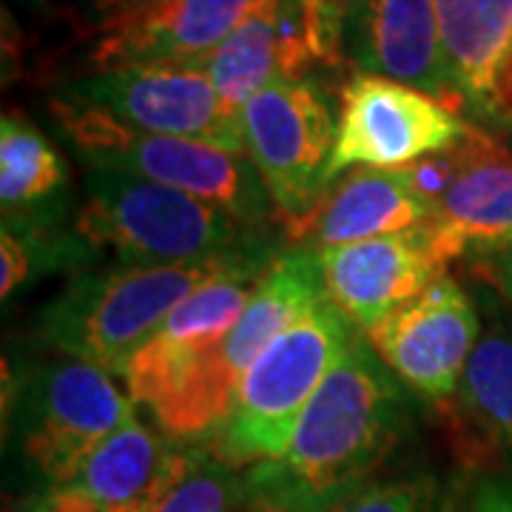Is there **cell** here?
Masks as SVG:
<instances>
[{"label":"cell","mask_w":512,"mask_h":512,"mask_svg":"<svg viewBox=\"0 0 512 512\" xmlns=\"http://www.w3.org/2000/svg\"><path fill=\"white\" fill-rule=\"evenodd\" d=\"M399 376L356 336L296 424L285 456L245 476L265 512H328L365 487L404 430Z\"/></svg>","instance_id":"obj_1"},{"label":"cell","mask_w":512,"mask_h":512,"mask_svg":"<svg viewBox=\"0 0 512 512\" xmlns=\"http://www.w3.org/2000/svg\"><path fill=\"white\" fill-rule=\"evenodd\" d=\"M259 239L237 251L200 262L134 265L123 262L103 274L77 276L40 316V339L109 376H126L131 359L163 328L171 311L208 279L231 268Z\"/></svg>","instance_id":"obj_2"},{"label":"cell","mask_w":512,"mask_h":512,"mask_svg":"<svg viewBox=\"0 0 512 512\" xmlns=\"http://www.w3.org/2000/svg\"><path fill=\"white\" fill-rule=\"evenodd\" d=\"M49 109L89 168L120 171L185 191L228 211L248 228L276 214L274 200L248 154L131 128L66 89H55Z\"/></svg>","instance_id":"obj_3"},{"label":"cell","mask_w":512,"mask_h":512,"mask_svg":"<svg viewBox=\"0 0 512 512\" xmlns=\"http://www.w3.org/2000/svg\"><path fill=\"white\" fill-rule=\"evenodd\" d=\"M353 339V322L322 296L248 367L211 450L237 470L279 461L305 407Z\"/></svg>","instance_id":"obj_4"},{"label":"cell","mask_w":512,"mask_h":512,"mask_svg":"<svg viewBox=\"0 0 512 512\" xmlns=\"http://www.w3.org/2000/svg\"><path fill=\"white\" fill-rule=\"evenodd\" d=\"M322 296L325 282L319 251L302 245L276 256L274 265L256 282L245 311L228 336L188 367L177 382L168 384L163 396L148 407L163 436L183 444L214 436L231 410L248 367Z\"/></svg>","instance_id":"obj_5"},{"label":"cell","mask_w":512,"mask_h":512,"mask_svg":"<svg viewBox=\"0 0 512 512\" xmlns=\"http://www.w3.org/2000/svg\"><path fill=\"white\" fill-rule=\"evenodd\" d=\"M248 225L211 202L120 171L89 168L77 237L134 265L200 262L251 242Z\"/></svg>","instance_id":"obj_6"},{"label":"cell","mask_w":512,"mask_h":512,"mask_svg":"<svg viewBox=\"0 0 512 512\" xmlns=\"http://www.w3.org/2000/svg\"><path fill=\"white\" fill-rule=\"evenodd\" d=\"M245 154L259 171L291 237H302L325 194L336 123L328 97L313 80L274 83L239 114Z\"/></svg>","instance_id":"obj_7"},{"label":"cell","mask_w":512,"mask_h":512,"mask_svg":"<svg viewBox=\"0 0 512 512\" xmlns=\"http://www.w3.org/2000/svg\"><path fill=\"white\" fill-rule=\"evenodd\" d=\"M470 128L430 94L379 74H356L342 89L325 185L350 168H407L461 143Z\"/></svg>","instance_id":"obj_8"},{"label":"cell","mask_w":512,"mask_h":512,"mask_svg":"<svg viewBox=\"0 0 512 512\" xmlns=\"http://www.w3.org/2000/svg\"><path fill=\"white\" fill-rule=\"evenodd\" d=\"M23 453L55 487H69L100 441L134 416L106 370L86 362H55L37 370L18 390Z\"/></svg>","instance_id":"obj_9"},{"label":"cell","mask_w":512,"mask_h":512,"mask_svg":"<svg viewBox=\"0 0 512 512\" xmlns=\"http://www.w3.org/2000/svg\"><path fill=\"white\" fill-rule=\"evenodd\" d=\"M114 120L151 134L188 137L245 154L239 120L222 106L211 77L197 63H148L86 74L60 86Z\"/></svg>","instance_id":"obj_10"},{"label":"cell","mask_w":512,"mask_h":512,"mask_svg":"<svg viewBox=\"0 0 512 512\" xmlns=\"http://www.w3.org/2000/svg\"><path fill=\"white\" fill-rule=\"evenodd\" d=\"M365 339L421 399L444 402L458 393L464 367L478 345V316L467 293L444 274L373 325Z\"/></svg>","instance_id":"obj_11"},{"label":"cell","mask_w":512,"mask_h":512,"mask_svg":"<svg viewBox=\"0 0 512 512\" xmlns=\"http://www.w3.org/2000/svg\"><path fill=\"white\" fill-rule=\"evenodd\" d=\"M274 262L271 245L259 242L248 254L239 256L231 268L188 293L165 319L163 328L131 359L123 376L128 396L137 404L151 407L168 384L177 382L188 367L200 362L208 350L217 348L228 330L237 325L256 282Z\"/></svg>","instance_id":"obj_12"},{"label":"cell","mask_w":512,"mask_h":512,"mask_svg":"<svg viewBox=\"0 0 512 512\" xmlns=\"http://www.w3.org/2000/svg\"><path fill=\"white\" fill-rule=\"evenodd\" d=\"M265 0H151L89 29V74L148 66L197 63Z\"/></svg>","instance_id":"obj_13"},{"label":"cell","mask_w":512,"mask_h":512,"mask_svg":"<svg viewBox=\"0 0 512 512\" xmlns=\"http://www.w3.org/2000/svg\"><path fill=\"white\" fill-rule=\"evenodd\" d=\"M319 262L325 296L365 333L444 276L424 222L402 234L325 248Z\"/></svg>","instance_id":"obj_14"},{"label":"cell","mask_w":512,"mask_h":512,"mask_svg":"<svg viewBox=\"0 0 512 512\" xmlns=\"http://www.w3.org/2000/svg\"><path fill=\"white\" fill-rule=\"evenodd\" d=\"M456 154L453 183L424 222L444 268L461 256L490 259L512 248V154L478 128Z\"/></svg>","instance_id":"obj_15"},{"label":"cell","mask_w":512,"mask_h":512,"mask_svg":"<svg viewBox=\"0 0 512 512\" xmlns=\"http://www.w3.org/2000/svg\"><path fill=\"white\" fill-rule=\"evenodd\" d=\"M319 63L305 0H265L214 52L197 60L231 117L274 83L308 80Z\"/></svg>","instance_id":"obj_16"},{"label":"cell","mask_w":512,"mask_h":512,"mask_svg":"<svg viewBox=\"0 0 512 512\" xmlns=\"http://www.w3.org/2000/svg\"><path fill=\"white\" fill-rule=\"evenodd\" d=\"M350 32L353 55L367 74L413 86L456 111L464 109L447 72L436 0H365Z\"/></svg>","instance_id":"obj_17"},{"label":"cell","mask_w":512,"mask_h":512,"mask_svg":"<svg viewBox=\"0 0 512 512\" xmlns=\"http://www.w3.org/2000/svg\"><path fill=\"white\" fill-rule=\"evenodd\" d=\"M447 72L464 106L512 123V0H436Z\"/></svg>","instance_id":"obj_18"},{"label":"cell","mask_w":512,"mask_h":512,"mask_svg":"<svg viewBox=\"0 0 512 512\" xmlns=\"http://www.w3.org/2000/svg\"><path fill=\"white\" fill-rule=\"evenodd\" d=\"M194 450L131 416L86 456L69 487L89 495L103 512H146L183 476Z\"/></svg>","instance_id":"obj_19"},{"label":"cell","mask_w":512,"mask_h":512,"mask_svg":"<svg viewBox=\"0 0 512 512\" xmlns=\"http://www.w3.org/2000/svg\"><path fill=\"white\" fill-rule=\"evenodd\" d=\"M433 217V205L410 183L407 168H350L322 194L302 237L313 251L410 231Z\"/></svg>","instance_id":"obj_20"},{"label":"cell","mask_w":512,"mask_h":512,"mask_svg":"<svg viewBox=\"0 0 512 512\" xmlns=\"http://www.w3.org/2000/svg\"><path fill=\"white\" fill-rule=\"evenodd\" d=\"M66 171L52 143L20 114L0 120V202L3 214H18L23 208L52 197L63 188Z\"/></svg>","instance_id":"obj_21"},{"label":"cell","mask_w":512,"mask_h":512,"mask_svg":"<svg viewBox=\"0 0 512 512\" xmlns=\"http://www.w3.org/2000/svg\"><path fill=\"white\" fill-rule=\"evenodd\" d=\"M458 402L467 419L504 450L512 453V336L484 333L478 339L464 376L458 384Z\"/></svg>","instance_id":"obj_22"},{"label":"cell","mask_w":512,"mask_h":512,"mask_svg":"<svg viewBox=\"0 0 512 512\" xmlns=\"http://www.w3.org/2000/svg\"><path fill=\"white\" fill-rule=\"evenodd\" d=\"M146 512H265L254 498L248 476L222 461L214 450L197 447L168 490Z\"/></svg>","instance_id":"obj_23"},{"label":"cell","mask_w":512,"mask_h":512,"mask_svg":"<svg viewBox=\"0 0 512 512\" xmlns=\"http://www.w3.org/2000/svg\"><path fill=\"white\" fill-rule=\"evenodd\" d=\"M328 512H433V493L419 478L373 481L345 495Z\"/></svg>","instance_id":"obj_24"},{"label":"cell","mask_w":512,"mask_h":512,"mask_svg":"<svg viewBox=\"0 0 512 512\" xmlns=\"http://www.w3.org/2000/svg\"><path fill=\"white\" fill-rule=\"evenodd\" d=\"M32 268H35L32 242L26 239V234H20L18 228L3 225V234H0V296L9 299L32 276Z\"/></svg>","instance_id":"obj_25"},{"label":"cell","mask_w":512,"mask_h":512,"mask_svg":"<svg viewBox=\"0 0 512 512\" xmlns=\"http://www.w3.org/2000/svg\"><path fill=\"white\" fill-rule=\"evenodd\" d=\"M461 512H512V478L484 481Z\"/></svg>","instance_id":"obj_26"},{"label":"cell","mask_w":512,"mask_h":512,"mask_svg":"<svg viewBox=\"0 0 512 512\" xmlns=\"http://www.w3.org/2000/svg\"><path fill=\"white\" fill-rule=\"evenodd\" d=\"M15 512H103L86 493L77 487H55L46 498H40L29 510Z\"/></svg>","instance_id":"obj_27"},{"label":"cell","mask_w":512,"mask_h":512,"mask_svg":"<svg viewBox=\"0 0 512 512\" xmlns=\"http://www.w3.org/2000/svg\"><path fill=\"white\" fill-rule=\"evenodd\" d=\"M487 262H490L487 271H490V276L495 279V285L512 299V248H507L504 254L490 256Z\"/></svg>","instance_id":"obj_28"},{"label":"cell","mask_w":512,"mask_h":512,"mask_svg":"<svg viewBox=\"0 0 512 512\" xmlns=\"http://www.w3.org/2000/svg\"><path fill=\"white\" fill-rule=\"evenodd\" d=\"M151 0H92V9L97 12V20H109L123 15V12H131V9H140Z\"/></svg>","instance_id":"obj_29"}]
</instances>
